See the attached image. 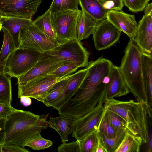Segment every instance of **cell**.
Segmentation results:
<instances>
[{
    "mask_svg": "<svg viewBox=\"0 0 152 152\" xmlns=\"http://www.w3.org/2000/svg\"><path fill=\"white\" fill-rule=\"evenodd\" d=\"M57 151L59 152H80L79 141L63 143L58 147Z\"/></svg>",
    "mask_w": 152,
    "mask_h": 152,
    "instance_id": "35",
    "label": "cell"
},
{
    "mask_svg": "<svg viewBox=\"0 0 152 152\" xmlns=\"http://www.w3.org/2000/svg\"><path fill=\"white\" fill-rule=\"evenodd\" d=\"M98 131L108 138L114 137L117 133L109 122L106 113V109L99 123Z\"/></svg>",
    "mask_w": 152,
    "mask_h": 152,
    "instance_id": "31",
    "label": "cell"
},
{
    "mask_svg": "<svg viewBox=\"0 0 152 152\" xmlns=\"http://www.w3.org/2000/svg\"><path fill=\"white\" fill-rule=\"evenodd\" d=\"M104 107L116 113L125 121L126 129L134 135L140 137L144 143L147 141L148 120L152 110L141 101L132 100L121 101L114 98L105 99Z\"/></svg>",
    "mask_w": 152,
    "mask_h": 152,
    "instance_id": "2",
    "label": "cell"
},
{
    "mask_svg": "<svg viewBox=\"0 0 152 152\" xmlns=\"http://www.w3.org/2000/svg\"><path fill=\"white\" fill-rule=\"evenodd\" d=\"M64 62L61 58L44 55L29 71L18 77V84L28 82L35 78L49 74Z\"/></svg>",
    "mask_w": 152,
    "mask_h": 152,
    "instance_id": "12",
    "label": "cell"
},
{
    "mask_svg": "<svg viewBox=\"0 0 152 152\" xmlns=\"http://www.w3.org/2000/svg\"><path fill=\"white\" fill-rule=\"evenodd\" d=\"M96 152H107L100 133L98 131V143Z\"/></svg>",
    "mask_w": 152,
    "mask_h": 152,
    "instance_id": "41",
    "label": "cell"
},
{
    "mask_svg": "<svg viewBox=\"0 0 152 152\" xmlns=\"http://www.w3.org/2000/svg\"><path fill=\"white\" fill-rule=\"evenodd\" d=\"M48 115L40 116L14 108L6 119L4 144L24 148L28 142L48 126Z\"/></svg>",
    "mask_w": 152,
    "mask_h": 152,
    "instance_id": "1",
    "label": "cell"
},
{
    "mask_svg": "<svg viewBox=\"0 0 152 152\" xmlns=\"http://www.w3.org/2000/svg\"><path fill=\"white\" fill-rule=\"evenodd\" d=\"M79 142L80 152H96L98 143V130L93 131Z\"/></svg>",
    "mask_w": 152,
    "mask_h": 152,
    "instance_id": "29",
    "label": "cell"
},
{
    "mask_svg": "<svg viewBox=\"0 0 152 152\" xmlns=\"http://www.w3.org/2000/svg\"><path fill=\"white\" fill-rule=\"evenodd\" d=\"M146 148V151L152 152V133L151 125L148 121V135Z\"/></svg>",
    "mask_w": 152,
    "mask_h": 152,
    "instance_id": "40",
    "label": "cell"
},
{
    "mask_svg": "<svg viewBox=\"0 0 152 152\" xmlns=\"http://www.w3.org/2000/svg\"><path fill=\"white\" fill-rule=\"evenodd\" d=\"M72 74L56 83L49 91L43 103L47 107H51L52 104L62 93L69 80Z\"/></svg>",
    "mask_w": 152,
    "mask_h": 152,
    "instance_id": "25",
    "label": "cell"
},
{
    "mask_svg": "<svg viewBox=\"0 0 152 152\" xmlns=\"http://www.w3.org/2000/svg\"><path fill=\"white\" fill-rule=\"evenodd\" d=\"M82 10L98 22L106 18L108 11L100 0H78Z\"/></svg>",
    "mask_w": 152,
    "mask_h": 152,
    "instance_id": "20",
    "label": "cell"
},
{
    "mask_svg": "<svg viewBox=\"0 0 152 152\" xmlns=\"http://www.w3.org/2000/svg\"><path fill=\"white\" fill-rule=\"evenodd\" d=\"M144 10L145 15L152 16V3L148 4Z\"/></svg>",
    "mask_w": 152,
    "mask_h": 152,
    "instance_id": "43",
    "label": "cell"
},
{
    "mask_svg": "<svg viewBox=\"0 0 152 152\" xmlns=\"http://www.w3.org/2000/svg\"><path fill=\"white\" fill-rule=\"evenodd\" d=\"M105 18L130 39H134L138 26L134 15L126 13L121 10H108Z\"/></svg>",
    "mask_w": 152,
    "mask_h": 152,
    "instance_id": "13",
    "label": "cell"
},
{
    "mask_svg": "<svg viewBox=\"0 0 152 152\" xmlns=\"http://www.w3.org/2000/svg\"><path fill=\"white\" fill-rule=\"evenodd\" d=\"M124 5L134 13L144 10L150 0H123Z\"/></svg>",
    "mask_w": 152,
    "mask_h": 152,
    "instance_id": "34",
    "label": "cell"
},
{
    "mask_svg": "<svg viewBox=\"0 0 152 152\" xmlns=\"http://www.w3.org/2000/svg\"><path fill=\"white\" fill-rule=\"evenodd\" d=\"M142 143L141 138L126 129L124 138L115 152H139Z\"/></svg>",
    "mask_w": 152,
    "mask_h": 152,
    "instance_id": "23",
    "label": "cell"
},
{
    "mask_svg": "<svg viewBox=\"0 0 152 152\" xmlns=\"http://www.w3.org/2000/svg\"><path fill=\"white\" fill-rule=\"evenodd\" d=\"M2 16L0 14V20L2 18Z\"/></svg>",
    "mask_w": 152,
    "mask_h": 152,
    "instance_id": "46",
    "label": "cell"
},
{
    "mask_svg": "<svg viewBox=\"0 0 152 152\" xmlns=\"http://www.w3.org/2000/svg\"><path fill=\"white\" fill-rule=\"evenodd\" d=\"M104 7L108 10H122L124 4L123 0H100Z\"/></svg>",
    "mask_w": 152,
    "mask_h": 152,
    "instance_id": "36",
    "label": "cell"
},
{
    "mask_svg": "<svg viewBox=\"0 0 152 152\" xmlns=\"http://www.w3.org/2000/svg\"><path fill=\"white\" fill-rule=\"evenodd\" d=\"M81 10L66 11L51 14V19L60 45L77 39V20Z\"/></svg>",
    "mask_w": 152,
    "mask_h": 152,
    "instance_id": "5",
    "label": "cell"
},
{
    "mask_svg": "<svg viewBox=\"0 0 152 152\" xmlns=\"http://www.w3.org/2000/svg\"><path fill=\"white\" fill-rule=\"evenodd\" d=\"M121 32L106 18L98 22L92 34L96 49H107L119 40Z\"/></svg>",
    "mask_w": 152,
    "mask_h": 152,
    "instance_id": "10",
    "label": "cell"
},
{
    "mask_svg": "<svg viewBox=\"0 0 152 152\" xmlns=\"http://www.w3.org/2000/svg\"><path fill=\"white\" fill-rule=\"evenodd\" d=\"M4 34L3 42L0 52V72L4 73V68L7 61L16 48L12 36L5 28L2 27Z\"/></svg>",
    "mask_w": 152,
    "mask_h": 152,
    "instance_id": "22",
    "label": "cell"
},
{
    "mask_svg": "<svg viewBox=\"0 0 152 152\" xmlns=\"http://www.w3.org/2000/svg\"><path fill=\"white\" fill-rule=\"evenodd\" d=\"M42 0H0V14L2 16L31 20Z\"/></svg>",
    "mask_w": 152,
    "mask_h": 152,
    "instance_id": "9",
    "label": "cell"
},
{
    "mask_svg": "<svg viewBox=\"0 0 152 152\" xmlns=\"http://www.w3.org/2000/svg\"><path fill=\"white\" fill-rule=\"evenodd\" d=\"M6 119L5 118H0V144H4L5 141Z\"/></svg>",
    "mask_w": 152,
    "mask_h": 152,
    "instance_id": "39",
    "label": "cell"
},
{
    "mask_svg": "<svg viewBox=\"0 0 152 152\" xmlns=\"http://www.w3.org/2000/svg\"><path fill=\"white\" fill-rule=\"evenodd\" d=\"M67 76L48 74L27 82L19 83L18 98H20L23 96H27L43 103L52 87L57 82Z\"/></svg>",
    "mask_w": 152,
    "mask_h": 152,
    "instance_id": "7",
    "label": "cell"
},
{
    "mask_svg": "<svg viewBox=\"0 0 152 152\" xmlns=\"http://www.w3.org/2000/svg\"><path fill=\"white\" fill-rule=\"evenodd\" d=\"M2 152H29L30 151L24 148L14 145L3 144Z\"/></svg>",
    "mask_w": 152,
    "mask_h": 152,
    "instance_id": "37",
    "label": "cell"
},
{
    "mask_svg": "<svg viewBox=\"0 0 152 152\" xmlns=\"http://www.w3.org/2000/svg\"><path fill=\"white\" fill-rule=\"evenodd\" d=\"M126 129H121L115 135L111 138H108L100 133L107 152H115L122 141L124 136Z\"/></svg>",
    "mask_w": 152,
    "mask_h": 152,
    "instance_id": "28",
    "label": "cell"
},
{
    "mask_svg": "<svg viewBox=\"0 0 152 152\" xmlns=\"http://www.w3.org/2000/svg\"><path fill=\"white\" fill-rule=\"evenodd\" d=\"M97 22L83 10L79 15L77 22L76 39L81 41L88 38L92 34Z\"/></svg>",
    "mask_w": 152,
    "mask_h": 152,
    "instance_id": "19",
    "label": "cell"
},
{
    "mask_svg": "<svg viewBox=\"0 0 152 152\" xmlns=\"http://www.w3.org/2000/svg\"><path fill=\"white\" fill-rule=\"evenodd\" d=\"M141 51L133 40L126 47L120 69L126 84L137 101H141L152 110V102L146 93L143 84Z\"/></svg>",
    "mask_w": 152,
    "mask_h": 152,
    "instance_id": "3",
    "label": "cell"
},
{
    "mask_svg": "<svg viewBox=\"0 0 152 152\" xmlns=\"http://www.w3.org/2000/svg\"><path fill=\"white\" fill-rule=\"evenodd\" d=\"M79 68L76 63L71 62H65L55 70L49 74L66 76L75 72Z\"/></svg>",
    "mask_w": 152,
    "mask_h": 152,
    "instance_id": "33",
    "label": "cell"
},
{
    "mask_svg": "<svg viewBox=\"0 0 152 152\" xmlns=\"http://www.w3.org/2000/svg\"><path fill=\"white\" fill-rule=\"evenodd\" d=\"M51 13L49 10L41 16L38 17L33 23L42 33L46 35L56 39V35L51 19Z\"/></svg>",
    "mask_w": 152,
    "mask_h": 152,
    "instance_id": "24",
    "label": "cell"
},
{
    "mask_svg": "<svg viewBox=\"0 0 152 152\" xmlns=\"http://www.w3.org/2000/svg\"><path fill=\"white\" fill-rule=\"evenodd\" d=\"M2 24H1V20H0V31L2 29Z\"/></svg>",
    "mask_w": 152,
    "mask_h": 152,
    "instance_id": "45",
    "label": "cell"
},
{
    "mask_svg": "<svg viewBox=\"0 0 152 152\" xmlns=\"http://www.w3.org/2000/svg\"><path fill=\"white\" fill-rule=\"evenodd\" d=\"M59 45L56 39L46 35L33 24L20 30L18 48L42 52L52 49Z\"/></svg>",
    "mask_w": 152,
    "mask_h": 152,
    "instance_id": "8",
    "label": "cell"
},
{
    "mask_svg": "<svg viewBox=\"0 0 152 152\" xmlns=\"http://www.w3.org/2000/svg\"><path fill=\"white\" fill-rule=\"evenodd\" d=\"M78 0H53L49 9L51 14L64 11L78 10Z\"/></svg>",
    "mask_w": 152,
    "mask_h": 152,
    "instance_id": "27",
    "label": "cell"
},
{
    "mask_svg": "<svg viewBox=\"0 0 152 152\" xmlns=\"http://www.w3.org/2000/svg\"><path fill=\"white\" fill-rule=\"evenodd\" d=\"M14 109L11 105L0 102V118L6 119Z\"/></svg>",
    "mask_w": 152,
    "mask_h": 152,
    "instance_id": "38",
    "label": "cell"
},
{
    "mask_svg": "<svg viewBox=\"0 0 152 152\" xmlns=\"http://www.w3.org/2000/svg\"><path fill=\"white\" fill-rule=\"evenodd\" d=\"M41 53L45 55L59 58L65 62L76 63L80 68L86 67L89 63V53L80 41L77 39L60 44L52 49Z\"/></svg>",
    "mask_w": 152,
    "mask_h": 152,
    "instance_id": "6",
    "label": "cell"
},
{
    "mask_svg": "<svg viewBox=\"0 0 152 152\" xmlns=\"http://www.w3.org/2000/svg\"><path fill=\"white\" fill-rule=\"evenodd\" d=\"M142 78L145 91L152 102V57L141 52Z\"/></svg>",
    "mask_w": 152,
    "mask_h": 152,
    "instance_id": "21",
    "label": "cell"
},
{
    "mask_svg": "<svg viewBox=\"0 0 152 152\" xmlns=\"http://www.w3.org/2000/svg\"><path fill=\"white\" fill-rule=\"evenodd\" d=\"M44 54L41 52L23 48L15 49L9 57L4 68V73L17 78L30 69Z\"/></svg>",
    "mask_w": 152,
    "mask_h": 152,
    "instance_id": "4",
    "label": "cell"
},
{
    "mask_svg": "<svg viewBox=\"0 0 152 152\" xmlns=\"http://www.w3.org/2000/svg\"><path fill=\"white\" fill-rule=\"evenodd\" d=\"M2 27L6 29L11 35L16 48L19 45V37L20 30L33 24L31 20L2 16L0 20Z\"/></svg>",
    "mask_w": 152,
    "mask_h": 152,
    "instance_id": "18",
    "label": "cell"
},
{
    "mask_svg": "<svg viewBox=\"0 0 152 152\" xmlns=\"http://www.w3.org/2000/svg\"><path fill=\"white\" fill-rule=\"evenodd\" d=\"M129 92L119 67L113 64L107 83L104 100L125 96Z\"/></svg>",
    "mask_w": 152,
    "mask_h": 152,
    "instance_id": "15",
    "label": "cell"
},
{
    "mask_svg": "<svg viewBox=\"0 0 152 152\" xmlns=\"http://www.w3.org/2000/svg\"><path fill=\"white\" fill-rule=\"evenodd\" d=\"M106 113L109 122L116 132L121 129H126V122L122 117L115 113L106 109Z\"/></svg>",
    "mask_w": 152,
    "mask_h": 152,
    "instance_id": "32",
    "label": "cell"
},
{
    "mask_svg": "<svg viewBox=\"0 0 152 152\" xmlns=\"http://www.w3.org/2000/svg\"><path fill=\"white\" fill-rule=\"evenodd\" d=\"M52 144L51 141L43 138L40 133L28 142L25 146L29 147L34 150H39L48 148Z\"/></svg>",
    "mask_w": 152,
    "mask_h": 152,
    "instance_id": "30",
    "label": "cell"
},
{
    "mask_svg": "<svg viewBox=\"0 0 152 152\" xmlns=\"http://www.w3.org/2000/svg\"><path fill=\"white\" fill-rule=\"evenodd\" d=\"M77 119L71 116L60 115L55 117H50L47 122L48 126L59 134L63 143L68 141L69 135L73 132Z\"/></svg>",
    "mask_w": 152,
    "mask_h": 152,
    "instance_id": "17",
    "label": "cell"
},
{
    "mask_svg": "<svg viewBox=\"0 0 152 152\" xmlns=\"http://www.w3.org/2000/svg\"><path fill=\"white\" fill-rule=\"evenodd\" d=\"M105 110L103 105H101L77 119L75 123L72 136L76 140H80L93 131L98 130Z\"/></svg>",
    "mask_w": 152,
    "mask_h": 152,
    "instance_id": "11",
    "label": "cell"
},
{
    "mask_svg": "<svg viewBox=\"0 0 152 152\" xmlns=\"http://www.w3.org/2000/svg\"><path fill=\"white\" fill-rule=\"evenodd\" d=\"M20 101L22 104L25 106L30 105L32 103L31 98L26 96H23L20 98Z\"/></svg>",
    "mask_w": 152,
    "mask_h": 152,
    "instance_id": "42",
    "label": "cell"
},
{
    "mask_svg": "<svg viewBox=\"0 0 152 152\" xmlns=\"http://www.w3.org/2000/svg\"><path fill=\"white\" fill-rule=\"evenodd\" d=\"M88 73V70L81 69L72 74L62 93L53 103L51 107L58 110L75 94Z\"/></svg>",
    "mask_w": 152,
    "mask_h": 152,
    "instance_id": "16",
    "label": "cell"
},
{
    "mask_svg": "<svg viewBox=\"0 0 152 152\" xmlns=\"http://www.w3.org/2000/svg\"><path fill=\"white\" fill-rule=\"evenodd\" d=\"M133 40L141 52L152 55V16H143L138 23Z\"/></svg>",
    "mask_w": 152,
    "mask_h": 152,
    "instance_id": "14",
    "label": "cell"
},
{
    "mask_svg": "<svg viewBox=\"0 0 152 152\" xmlns=\"http://www.w3.org/2000/svg\"><path fill=\"white\" fill-rule=\"evenodd\" d=\"M3 144H0V152H2V148Z\"/></svg>",
    "mask_w": 152,
    "mask_h": 152,
    "instance_id": "44",
    "label": "cell"
},
{
    "mask_svg": "<svg viewBox=\"0 0 152 152\" xmlns=\"http://www.w3.org/2000/svg\"><path fill=\"white\" fill-rule=\"evenodd\" d=\"M11 77L0 72V102L10 105L12 100Z\"/></svg>",
    "mask_w": 152,
    "mask_h": 152,
    "instance_id": "26",
    "label": "cell"
}]
</instances>
